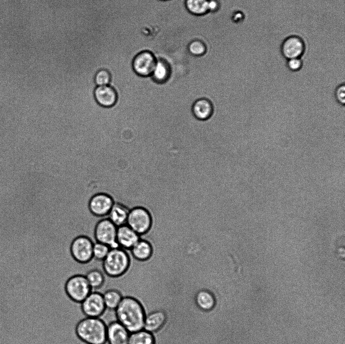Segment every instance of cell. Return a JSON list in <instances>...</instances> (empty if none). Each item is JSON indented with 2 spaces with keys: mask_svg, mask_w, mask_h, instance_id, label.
I'll list each match as a JSON object with an SVG mask.
<instances>
[{
  "mask_svg": "<svg viewBox=\"0 0 345 344\" xmlns=\"http://www.w3.org/2000/svg\"><path fill=\"white\" fill-rule=\"evenodd\" d=\"M114 312L116 320L130 333L141 330L143 327L145 319L143 308L134 297H123Z\"/></svg>",
  "mask_w": 345,
  "mask_h": 344,
  "instance_id": "6da1fadb",
  "label": "cell"
},
{
  "mask_svg": "<svg viewBox=\"0 0 345 344\" xmlns=\"http://www.w3.org/2000/svg\"><path fill=\"white\" fill-rule=\"evenodd\" d=\"M107 327L101 317H85L76 324L75 333L85 344H105Z\"/></svg>",
  "mask_w": 345,
  "mask_h": 344,
  "instance_id": "7a4b0ae2",
  "label": "cell"
},
{
  "mask_svg": "<svg viewBox=\"0 0 345 344\" xmlns=\"http://www.w3.org/2000/svg\"><path fill=\"white\" fill-rule=\"evenodd\" d=\"M130 265V258L126 249L121 247L110 249L103 260V269L109 278L118 279L127 272Z\"/></svg>",
  "mask_w": 345,
  "mask_h": 344,
  "instance_id": "3957f363",
  "label": "cell"
},
{
  "mask_svg": "<svg viewBox=\"0 0 345 344\" xmlns=\"http://www.w3.org/2000/svg\"><path fill=\"white\" fill-rule=\"evenodd\" d=\"M64 291L68 298L80 304L92 291L85 275L76 274L69 277L64 283Z\"/></svg>",
  "mask_w": 345,
  "mask_h": 344,
  "instance_id": "277c9868",
  "label": "cell"
},
{
  "mask_svg": "<svg viewBox=\"0 0 345 344\" xmlns=\"http://www.w3.org/2000/svg\"><path fill=\"white\" fill-rule=\"evenodd\" d=\"M152 222L151 214L144 208L136 206L130 209L126 224L139 235L148 232Z\"/></svg>",
  "mask_w": 345,
  "mask_h": 344,
  "instance_id": "5b68a950",
  "label": "cell"
},
{
  "mask_svg": "<svg viewBox=\"0 0 345 344\" xmlns=\"http://www.w3.org/2000/svg\"><path fill=\"white\" fill-rule=\"evenodd\" d=\"M117 227L108 218L99 221L94 230L96 242L107 245L110 249L119 247L117 242Z\"/></svg>",
  "mask_w": 345,
  "mask_h": 344,
  "instance_id": "8992f818",
  "label": "cell"
},
{
  "mask_svg": "<svg viewBox=\"0 0 345 344\" xmlns=\"http://www.w3.org/2000/svg\"><path fill=\"white\" fill-rule=\"evenodd\" d=\"M80 304L85 317H101L107 310L103 294L97 291H92Z\"/></svg>",
  "mask_w": 345,
  "mask_h": 344,
  "instance_id": "52a82bcc",
  "label": "cell"
},
{
  "mask_svg": "<svg viewBox=\"0 0 345 344\" xmlns=\"http://www.w3.org/2000/svg\"><path fill=\"white\" fill-rule=\"evenodd\" d=\"M157 59L149 51H142L137 54L132 62L134 73L141 78L150 77L155 68Z\"/></svg>",
  "mask_w": 345,
  "mask_h": 344,
  "instance_id": "ba28073f",
  "label": "cell"
},
{
  "mask_svg": "<svg viewBox=\"0 0 345 344\" xmlns=\"http://www.w3.org/2000/svg\"><path fill=\"white\" fill-rule=\"evenodd\" d=\"M93 243L88 238L79 236L75 239L71 246V252L73 257L78 262L85 263L93 258Z\"/></svg>",
  "mask_w": 345,
  "mask_h": 344,
  "instance_id": "9c48e42d",
  "label": "cell"
},
{
  "mask_svg": "<svg viewBox=\"0 0 345 344\" xmlns=\"http://www.w3.org/2000/svg\"><path fill=\"white\" fill-rule=\"evenodd\" d=\"M306 45L304 40L295 35L286 37L280 45L282 55L287 60L294 58H301L304 54Z\"/></svg>",
  "mask_w": 345,
  "mask_h": 344,
  "instance_id": "30bf717a",
  "label": "cell"
},
{
  "mask_svg": "<svg viewBox=\"0 0 345 344\" xmlns=\"http://www.w3.org/2000/svg\"><path fill=\"white\" fill-rule=\"evenodd\" d=\"M130 332L116 320L107 324L106 343L128 344Z\"/></svg>",
  "mask_w": 345,
  "mask_h": 344,
  "instance_id": "8fae6325",
  "label": "cell"
},
{
  "mask_svg": "<svg viewBox=\"0 0 345 344\" xmlns=\"http://www.w3.org/2000/svg\"><path fill=\"white\" fill-rule=\"evenodd\" d=\"M93 97L96 103L105 108H110L116 105L118 94L111 85L96 86L93 91Z\"/></svg>",
  "mask_w": 345,
  "mask_h": 344,
  "instance_id": "7c38bea8",
  "label": "cell"
},
{
  "mask_svg": "<svg viewBox=\"0 0 345 344\" xmlns=\"http://www.w3.org/2000/svg\"><path fill=\"white\" fill-rule=\"evenodd\" d=\"M114 203L112 198L106 194L100 193L93 196L90 200L89 208L91 212L98 216L108 215Z\"/></svg>",
  "mask_w": 345,
  "mask_h": 344,
  "instance_id": "4fadbf2b",
  "label": "cell"
},
{
  "mask_svg": "<svg viewBox=\"0 0 345 344\" xmlns=\"http://www.w3.org/2000/svg\"><path fill=\"white\" fill-rule=\"evenodd\" d=\"M139 240V235L127 224L117 227V242L120 247L130 250Z\"/></svg>",
  "mask_w": 345,
  "mask_h": 344,
  "instance_id": "5bb4252c",
  "label": "cell"
},
{
  "mask_svg": "<svg viewBox=\"0 0 345 344\" xmlns=\"http://www.w3.org/2000/svg\"><path fill=\"white\" fill-rule=\"evenodd\" d=\"M172 77V69L169 64L162 59H157L154 71L150 77L158 84H164Z\"/></svg>",
  "mask_w": 345,
  "mask_h": 344,
  "instance_id": "9a60e30c",
  "label": "cell"
},
{
  "mask_svg": "<svg viewBox=\"0 0 345 344\" xmlns=\"http://www.w3.org/2000/svg\"><path fill=\"white\" fill-rule=\"evenodd\" d=\"M193 116L200 121H206L211 118L214 113L212 102L206 98L196 100L191 107Z\"/></svg>",
  "mask_w": 345,
  "mask_h": 344,
  "instance_id": "2e32d148",
  "label": "cell"
},
{
  "mask_svg": "<svg viewBox=\"0 0 345 344\" xmlns=\"http://www.w3.org/2000/svg\"><path fill=\"white\" fill-rule=\"evenodd\" d=\"M129 210L123 204L114 202L108 214V218L117 227L126 224Z\"/></svg>",
  "mask_w": 345,
  "mask_h": 344,
  "instance_id": "e0dca14e",
  "label": "cell"
},
{
  "mask_svg": "<svg viewBox=\"0 0 345 344\" xmlns=\"http://www.w3.org/2000/svg\"><path fill=\"white\" fill-rule=\"evenodd\" d=\"M166 318V315L163 311L152 312L145 317L143 327L145 330L150 332L156 331L163 326Z\"/></svg>",
  "mask_w": 345,
  "mask_h": 344,
  "instance_id": "ac0fdd59",
  "label": "cell"
},
{
  "mask_svg": "<svg viewBox=\"0 0 345 344\" xmlns=\"http://www.w3.org/2000/svg\"><path fill=\"white\" fill-rule=\"evenodd\" d=\"M132 257L138 261H143L149 259L153 253V249L149 242L139 240L130 250Z\"/></svg>",
  "mask_w": 345,
  "mask_h": 344,
  "instance_id": "d6986e66",
  "label": "cell"
},
{
  "mask_svg": "<svg viewBox=\"0 0 345 344\" xmlns=\"http://www.w3.org/2000/svg\"><path fill=\"white\" fill-rule=\"evenodd\" d=\"M85 276L92 291H97L102 289L107 278L103 270L97 268L89 270Z\"/></svg>",
  "mask_w": 345,
  "mask_h": 344,
  "instance_id": "ffe728a7",
  "label": "cell"
},
{
  "mask_svg": "<svg viewBox=\"0 0 345 344\" xmlns=\"http://www.w3.org/2000/svg\"><path fill=\"white\" fill-rule=\"evenodd\" d=\"M107 310L115 311L122 301L123 296L117 289H110L102 293Z\"/></svg>",
  "mask_w": 345,
  "mask_h": 344,
  "instance_id": "44dd1931",
  "label": "cell"
},
{
  "mask_svg": "<svg viewBox=\"0 0 345 344\" xmlns=\"http://www.w3.org/2000/svg\"><path fill=\"white\" fill-rule=\"evenodd\" d=\"M209 0H185V6L191 14L204 15L209 12Z\"/></svg>",
  "mask_w": 345,
  "mask_h": 344,
  "instance_id": "7402d4cb",
  "label": "cell"
},
{
  "mask_svg": "<svg viewBox=\"0 0 345 344\" xmlns=\"http://www.w3.org/2000/svg\"><path fill=\"white\" fill-rule=\"evenodd\" d=\"M195 302L202 310L209 311L212 309L215 304V300L213 295L206 290L198 292L195 296Z\"/></svg>",
  "mask_w": 345,
  "mask_h": 344,
  "instance_id": "603a6c76",
  "label": "cell"
},
{
  "mask_svg": "<svg viewBox=\"0 0 345 344\" xmlns=\"http://www.w3.org/2000/svg\"><path fill=\"white\" fill-rule=\"evenodd\" d=\"M128 344H155L151 332L142 329L130 333Z\"/></svg>",
  "mask_w": 345,
  "mask_h": 344,
  "instance_id": "cb8c5ba5",
  "label": "cell"
},
{
  "mask_svg": "<svg viewBox=\"0 0 345 344\" xmlns=\"http://www.w3.org/2000/svg\"><path fill=\"white\" fill-rule=\"evenodd\" d=\"M93 80L96 86L110 85L111 81V74L106 69H100L95 73Z\"/></svg>",
  "mask_w": 345,
  "mask_h": 344,
  "instance_id": "d4e9b609",
  "label": "cell"
},
{
  "mask_svg": "<svg viewBox=\"0 0 345 344\" xmlns=\"http://www.w3.org/2000/svg\"><path fill=\"white\" fill-rule=\"evenodd\" d=\"M110 250V248L107 245L96 242L93 245V258L103 261L108 255Z\"/></svg>",
  "mask_w": 345,
  "mask_h": 344,
  "instance_id": "484cf974",
  "label": "cell"
},
{
  "mask_svg": "<svg viewBox=\"0 0 345 344\" xmlns=\"http://www.w3.org/2000/svg\"><path fill=\"white\" fill-rule=\"evenodd\" d=\"M188 50L189 53L195 56L204 55L207 51V48L202 41L194 40L191 41L188 45Z\"/></svg>",
  "mask_w": 345,
  "mask_h": 344,
  "instance_id": "4316f807",
  "label": "cell"
},
{
  "mask_svg": "<svg viewBox=\"0 0 345 344\" xmlns=\"http://www.w3.org/2000/svg\"><path fill=\"white\" fill-rule=\"evenodd\" d=\"M334 97L337 102L341 105L345 103V85H338L334 91Z\"/></svg>",
  "mask_w": 345,
  "mask_h": 344,
  "instance_id": "83f0119b",
  "label": "cell"
},
{
  "mask_svg": "<svg viewBox=\"0 0 345 344\" xmlns=\"http://www.w3.org/2000/svg\"><path fill=\"white\" fill-rule=\"evenodd\" d=\"M303 63L301 58H294L287 60L286 66L289 70L291 72H298L303 67Z\"/></svg>",
  "mask_w": 345,
  "mask_h": 344,
  "instance_id": "f1b7e54d",
  "label": "cell"
},
{
  "mask_svg": "<svg viewBox=\"0 0 345 344\" xmlns=\"http://www.w3.org/2000/svg\"><path fill=\"white\" fill-rule=\"evenodd\" d=\"M163 1H166V0H163Z\"/></svg>",
  "mask_w": 345,
  "mask_h": 344,
  "instance_id": "f546056e",
  "label": "cell"
}]
</instances>
